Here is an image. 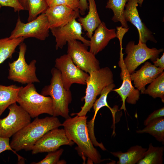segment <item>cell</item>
Here are the masks:
<instances>
[{"label": "cell", "instance_id": "2e32d148", "mask_svg": "<svg viewBox=\"0 0 164 164\" xmlns=\"http://www.w3.org/2000/svg\"><path fill=\"white\" fill-rule=\"evenodd\" d=\"M44 13L50 29L63 26L80 16L79 11L63 5L49 7Z\"/></svg>", "mask_w": 164, "mask_h": 164}, {"label": "cell", "instance_id": "7c38bea8", "mask_svg": "<svg viewBox=\"0 0 164 164\" xmlns=\"http://www.w3.org/2000/svg\"><path fill=\"white\" fill-rule=\"evenodd\" d=\"M74 142L67 136L64 129H53L44 134L35 144L32 150L33 154L50 152L58 150L60 146H72Z\"/></svg>", "mask_w": 164, "mask_h": 164}, {"label": "cell", "instance_id": "d590c367", "mask_svg": "<svg viewBox=\"0 0 164 164\" xmlns=\"http://www.w3.org/2000/svg\"><path fill=\"white\" fill-rule=\"evenodd\" d=\"M24 10H27L26 0H18Z\"/></svg>", "mask_w": 164, "mask_h": 164}, {"label": "cell", "instance_id": "74e56055", "mask_svg": "<svg viewBox=\"0 0 164 164\" xmlns=\"http://www.w3.org/2000/svg\"><path fill=\"white\" fill-rule=\"evenodd\" d=\"M144 0H138V3L139 4L140 6H141Z\"/></svg>", "mask_w": 164, "mask_h": 164}, {"label": "cell", "instance_id": "7a4b0ae2", "mask_svg": "<svg viewBox=\"0 0 164 164\" xmlns=\"http://www.w3.org/2000/svg\"><path fill=\"white\" fill-rule=\"evenodd\" d=\"M86 116L70 117L62 124L66 134L76 143L80 150L88 158L91 164H99L103 160L98 151L94 147L90 137Z\"/></svg>", "mask_w": 164, "mask_h": 164}, {"label": "cell", "instance_id": "83f0119b", "mask_svg": "<svg viewBox=\"0 0 164 164\" xmlns=\"http://www.w3.org/2000/svg\"><path fill=\"white\" fill-rule=\"evenodd\" d=\"M29 16L28 22L35 19L38 15L44 13L49 7L46 0H26Z\"/></svg>", "mask_w": 164, "mask_h": 164}, {"label": "cell", "instance_id": "ffe728a7", "mask_svg": "<svg viewBox=\"0 0 164 164\" xmlns=\"http://www.w3.org/2000/svg\"><path fill=\"white\" fill-rule=\"evenodd\" d=\"M87 0L88 2V14L84 17L80 16L77 20L82 28L87 32L86 35L90 39L101 21L97 11L95 0Z\"/></svg>", "mask_w": 164, "mask_h": 164}, {"label": "cell", "instance_id": "6da1fadb", "mask_svg": "<svg viewBox=\"0 0 164 164\" xmlns=\"http://www.w3.org/2000/svg\"><path fill=\"white\" fill-rule=\"evenodd\" d=\"M61 126L62 124L56 117H46L43 118L36 117L12 136L10 145L16 152L22 150H32L35 144L44 134Z\"/></svg>", "mask_w": 164, "mask_h": 164}, {"label": "cell", "instance_id": "44dd1931", "mask_svg": "<svg viewBox=\"0 0 164 164\" xmlns=\"http://www.w3.org/2000/svg\"><path fill=\"white\" fill-rule=\"evenodd\" d=\"M147 149L141 146L136 145L131 147L126 152L119 151L111 153L118 158L117 164H135L144 157Z\"/></svg>", "mask_w": 164, "mask_h": 164}, {"label": "cell", "instance_id": "f35d334b", "mask_svg": "<svg viewBox=\"0 0 164 164\" xmlns=\"http://www.w3.org/2000/svg\"><path fill=\"white\" fill-rule=\"evenodd\" d=\"M1 7H0V9Z\"/></svg>", "mask_w": 164, "mask_h": 164}, {"label": "cell", "instance_id": "277c9868", "mask_svg": "<svg viewBox=\"0 0 164 164\" xmlns=\"http://www.w3.org/2000/svg\"><path fill=\"white\" fill-rule=\"evenodd\" d=\"M52 74L50 84L46 86L42 90L41 94L50 96L53 103V114L52 116H60L67 118L69 115V105L72 101V96L70 90H66L64 87L61 77L60 72L55 67L51 71Z\"/></svg>", "mask_w": 164, "mask_h": 164}, {"label": "cell", "instance_id": "e575fe53", "mask_svg": "<svg viewBox=\"0 0 164 164\" xmlns=\"http://www.w3.org/2000/svg\"><path fill=\"white\" fill-rule=\"evenodd\" d=\"M153 63L155 66L162 69H164V53L161 56L160 58H158Z\"/></svg>", "mask_w": 164, "mask_h": 164}, {"label": "cell", "instance_id": "f1b7e54d", "mask_svg": "<svg viewBox=\"0 0 164 164\" xmlns=\"http://www.w3.org/2000/svg\"><path fill=\"white\" fill-rule=\"evenodd\" d=\"M63 149H62L55 151L49 152L46 157L38 162H33L34 164H56L58 163L60 157L63 154Z\"/></svg>", "mask_w": 164, "mask_h": 164}, {"label": "cell", "instance_id": "4dcf8cb0", "mask_svg": "<svg viewBox=\"0 0 164 164\" xmlns=\"http://www.w3.org/2000/svg\"><path fill=\"white\" fill-rule=\"evenodd\" d=\"M6 150L12 151L17 155L19 162L20 163H24V159L18 154L11 147L9 143V138L0 136V154Z\"/></svg>", "mask_w": 164, "mask_h": 164}, {"label": "cell", "instance_id": "ac0fdd59", "mask_svg": "<svg viewBox=\"0 0 164 164\" xmlns=\"http://www.w3.org/2000/svg\"><path fill=\"white\" fill-rule=\"evenodd\" d=\"M90 38L89 51L94 55L102 50L111 40L117 37L116 29H108L105 23L101 22Z\"/></svg>", "mask_w": 164, "mask_h": 164}, {"label": "cell", "instance_id": "1f68e13d", "mask_svg": "<svg viewBox=\"0 0 164 164\" xmlns=\"http://www.w3.org/2000/svg\"><path fill=\"white\" fill-rule=\"evenodd\" d=\"M2 6L12 7L15 12L24 10L18 0H0V7Z\"/></svg>", "mask_w": 164, "mask_h": 164}, {"label": "cell", "instance_id": "52a82bcc", "mask_svg": "<svg viewBox=\"0 0 164 164\" xmlns=\"http://www.w3.org/2000/svg\"><path fill=\"white\" fill-rule=\"evenodd\" d=\"M50 29L48 20L45 13L26 23L22 22L19 16L15 26L9 37L10 39L32 37L43 41L49 36Z\"/></svg>", "mask_w": 164, "mask_h": 164}, {"label": "cell", "instance_id": "8992f818", "mask_svg": "<svg viewBox=\"0 0 164 164\" xmlns=\"http://www.w3.org/2000/svg\"><path fill=\"white\" fill-rule=\"evenodd\" d=\"M19 46L18 58L12 63H9V68L8 78L22 84L39 83L36 74V61L33 60L28 64L25 58L26 45L22 42Z\"/></svg>", "mask_w": 164, "mask_h": 164}, {"label": "cell", "instance_id": "30bf717a", "mask_svg": "<svg viewBox=\"0 0 164 164\" xmlns=\"http://www.w3.org/2000/svg\"><path fill=\"white\" fill-rule=\"evenodd\" d=\"M67 43V54L78 67L88 74L100 68L98 60L88 51V46L77 40L69 41Z\"/></svg>", "mask_w": 164, "mask_h": 164}, {"label": "cell", "instance_id": "9c48e42d", "mask_svg": "<svg viewBox=\"0 0 164 164\" xmlns=\"http://www.w3.org/2000/svg\"><path fill=\"white\" fill-rule=\"evenodd\" d=\"M8 115L0 118V136L9 138L31 122L29 114L16 102L9 106Z\"/></svg>", "mask_w": 164, "mask_h": 164}, {"label": "cell", "instance_id": "9a60e30c", "mask_svg": "<svg viewBox=\"0 0 164 164\" xmlns=\"http://www.w3.org/2000/svg\"><path fill=\"white\" fill-rule=\"evenodd\" d=\"M138 0H128L126 4L123 14L126 22H129L137 29L138 35V43H146L150 40L154 43L157 41L152 33L142 22L137 9Z\"/></svg>", "mask_w": 164, "mask_h": 164}, {"label": "cell", "instance_id": "cb8c5ba5", "mask_svg": "<svg viewBox=\"0 0 164 164\" xmlns=\"http://www.w3.org/2000/svg\"><path fill=\"white\" fill-rule=\"evenodd\" d=\"M138 134L148 133L158 141L164 143V118H157L151 122L142 129L136 131Z\"/></svg>", "mask_w": 164, "mask_h": 164}, {"label": "cell", "instance_id": "7402d4cb", "mask_svg": "<svg viewBox=\"0 0 164 164\" xmlns=\"http://www.w3.org/2000/svg\"><path fill=\"white\" fill-rule=\"evenodd\" d=\"M21 87L15 84L5 86L0 84V117L9 106L16 102Z\"/></svg>", "mask_w": 164, "mask_h": 164}, {"label": "cell", "instance_id": "3957f363", "mask_svg": "<svg viewBox=\"0 0 164 164\" xmlns=\"http://www.w3.org/2000/svg\"><path fill=\"white\" fill-rule=\"evenodd\" d=\"M17 102L31 118L43 114L53 116V106L51 97L39 94L33 83L21 86L18 94Z\"/></svg>", "mask_w": 164, "mask_h": 164}, {"label": "cell", "instance_id": "d4e9b609", "mask_svg": "<svg viewBox=\"0 0 164 164\" xmlns=\"http://www.w3.org/2000/svg\"><path fill=\"white\" fill-rule=\"evenodd\" d=\"M128 0H108L106 6V9H111L114 15L112 20L114 22H120L121 26L127 28L128 26L124 18L123 12L125 5Z\"/></svg>", "mask_w": 164, "mask_h": 164}, {"label": "cell", "instance_id": "8d00e7d4", "mask_svg": "<svg viewBox=\"0 0 164 164\" xmlns=\"http://www.w3.org/2000/svg\"><path fill=\"white\" fill-rule=\"evenodd\" d=\"M66 162L64 160H61L59 161L58 162L57 164H66Z\"/></svg>", "mask_w": 164, "mask_h": 164}, {"label": "cell", "instance_id": "d6986e66", "mask_svg": "<svg viewBox=\"0 0 164 164\" xmlns=\"http://www.w3.org/2000/svg\"><path fill=\"white\" fill-rule=\"evenodd\" d=\"M113 83L110 84L105 87L102 90L99 98L96 99L93 107L94 111V115L92 119L87 122V128L90 137L93 145L95 146L100 145V143L97 140L94 133V123L95 118L98 111L102 108L106 106L110 110L112 115L114 118L115 110L111 108L108 104L107 102V96L109 93L115 87Z\"/></svg>", "mask_w": 164, "mask_h": 164}, {"label": "cell", "instance_id": "484cf974", "mask_svg": "<svg viewBox=\"0 0 164 164\" xmlns=\"http://www.w3.org/2000/svg\"><path fill=\"white\" fill-rule=\"evenodd\" d=\"M164 146H154L150 143L144 157L137 164H162L163 161Z\"/></svg>", "mask_w": 164, "mask_h": 164}, {"label": "cell", "instance_id": "5bb4252c", "mask_svg": "<svg viewBox=\"0 0 164 164\" xmlns=\"http://www.w3.org/2000/svg\"><path fill=\"white\" fill-rule=\"evenodd\" d=\"M82 28L80 23L74 19L63 26L50 29L55 38L56 49H62L68 41L73 40L80 41L89 46L90 40L82 36Z\"/></svg>", "mask_w": 164, "mask_h": 164}, {"label": "cell", "instance_id": "836d02e7", "mask_svg": "<svg viewBox=\"0 0 164 164\" xmlns=\"http://www.w3.org/2000/svg\"><path fill=\"white\" fill-rule=\"evenodd\" d=\"M88 3L87 0H79V11L82 15L85 14L87 10L88 9Z\"/></svg>", "mask_w": 164, "mask_h": 164}, {"label": "cell", "instance_id": "4fadbf2b", "mask_svg": "<svg viewBox=\"0 0 164 164\" xmlns=\"http://www.w3.org/2000/svg\"><path fill=\"white\" fill-rule=\"evenodd\" d=\"M119 60L118 65L121 68L120 77L122 80L121 86L118 88L113 89L120 96L122 101L120 110L126 111L125 105V102L132 104H135L139 100L140 96V91L135 89L132 84V80L130 74L129 73L125 65L123 58L124 53H122V45H120Z\"/></svg>", "mask_w": 164, "mask_h": 164}, {"label": "cell", "instance_id": "f546056e", "mask_svg": "<svg viewBox=\"0 0 164 164\" xmlns=\"http://www.w3.org/2000/svg\"><path fill=\"white\" fill-rule=\"evenodd\" d=\"M46 1L48 7L63 5L67 6L75 11H79V0H46Z\"/></svg>", "mask_w": 164, "mask_h": 164}, {"label": "cell", "instance_id": "d6a6232c", "mask_svg": "<svg viewBox=\"0 0 164 164\" xmlns=\"http://www.w3.org/2000/svg\"><path fill=\"white\" fill-rule=\"evenodd\" d=\"M164 116V107H163L153 111L149 114L144 122V125L146 126L151 122Z\"/></svg>", "mask_w": 164, "mask_h": 164}, {"label": "cell", "instance_id": "8fae6325", "mask_svg": "<svg viewBox=\"0 0 164 164\" xmlns=\"http://www.w3.org/2000/svg\"><path fill=\"white\" fill-rule=\"evenodd\" d=\"M55 67L60 72L61 80L66 90H70L74 83L86 85L89 74L77 66L68 54L56 59Z\"/></svg>", "mask_w": 164, "mask_h": 164}, {"label": "cell", "instance_id": "e0dca14e", "mask_svg": "<svg viewBox=\"0 0 164 164\" xmlns=\"http://www.w3.org/2000/svg\"><path fill=\"white\" fill-rule=\"evenodd\" d=\"M163 70L147 61L139 70L130 74V77L135 87L143 94L146 89L145 86L152 82Z\"/></svg>", "mask_w": 164, "mask_h": 164}, {"label": "cell", "instance_id": "603a6c76", "mask_svg": "<svg viewBox=\"0 0 164 164\" xmlns=\"http://www.w3.org/2000/svg\"><path fill=\"white\" fill-rule=\"evenodd\" d=\"M24 39L22 37L0 39V65L7 59L12 58L17 47L23 42Z\"/></svg>", "mask_w": 164, "mask_h": 164}, {"label": "cell", "instance_id": "4316f807", "mask_svg": "<svg viewBox=\"0 0 164 164\" xmlns=\"http://www.w3.org/2000/svg\"><path fill=\"white\" fill-rule=\"evenodd\" d=\"M143 94H148L154 98L159 97L164 102V73L162 72L148 86Z\"/></svg>", "mask_w": 164, "mask_h": 164}, {"label": "cell", "instance_id": "ba28073f", "mask_svg": "<svg viewBox=\"0 0 164 164\" xmlns=\"http://www.w3.org/2000/svg\"><path fill=\"white\" fill-rule=\"evenodd\" d=\"M125 51L127 55L124 59V61L126 68L131 74L146 60L150 59L153 62L155 61L159 58L160 53L163 51V49L150 48L146 43H138L135 45L134 41H131L126 45Z\"/></svg>", "mask_w": 164, "mask_h": 164}, {"label": "cell", "instance_id": "5b68a950", "mask_svg": "<svg viewBox=\"0 0 164 164\" xmlns=\"http://www.w3.org/2000/svg\"><path fill=\"white\" fill-rule=\"evenodd\" d=\"M86 82L85 103L78 113L71 114V115L86 116L90 111L97 96L100 95L103 89L109 84L114 83L113 75L108 67H105L91 72Z\"/></svg>", "mask_w": 164, "mask_h": 164}]
</instances>
